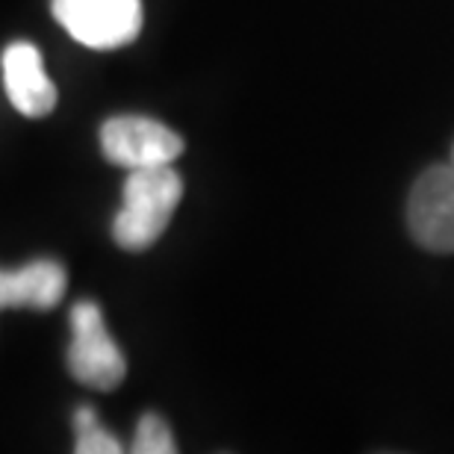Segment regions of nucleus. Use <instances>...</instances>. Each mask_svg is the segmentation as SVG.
I'll return each instance as SVG.
<instances>
[{"mask_svg":"<svg viewBox=\"0 0 454 454\" xmlns=\"http://www.w3.org/2000/svg\"><path fill=\"white\" fill-rule=\"evenodd\" d=\"M66 269L57 260H35L21 269H0V310H51L66 295Z\"/></svg>","mask_w":454,"mask_h":454,"instance_id":"nucleus-7","label":"nucleus"},{"mask_svg":"<svg viewBox=\"0 0 454 454\" xmlns=\"http://www.w3.org/2000/svg\"><path fill=\"white\" fill-rule=\"evenodd\" d=\"M133 454H175V434L157 413H145L133 431Z\"/></svg>","mask_w":454,"mask_h":454,"instance_id":"nucleus-9","label":"nucleus"},{"mask_svg":"<svg viewBox=\"0 0 454 454\" xmlns=\"http://www.w3.org/2000/svg\"><path fill=\"white\" fill-rule=\"evenodd\" d=\"M451 166H454V151H451Z\"/></svg>","mask_w":454,"mask_h":454,"instance_id":"nucleus-10","label":"nucleus"},{"mask_svg":"<svg viewBox=\"0 0 454 454\" xmlns=\"http://www.w3.org/2000/svg\"><path fill=\"white\" fill-rule=\"evenodd\" d=\"M407 227L431 254H454V166H428L407 198Z\"/></svg>","mask_w":454,"mask_h":454,"instance_id":"nucleus-5","label":"nucleus"},{"mask_svg":"<svg viewBox=\"0 0 454 454\" xmlns=\"http://www.w3.org/2000/svg\"><path fill=\"white\" fill-rule=\"evenodd\" d=\"M53 18L86 48L115 51L136 42L145 9L142 0H53Z\"/></svg>","mask_w":454,"mask_h":454,"instance_id":"nucleus-3","label":"nucleus"},{"mask_svg":"<svg viewBox=\"0 0 454 454\" xmlns=\"http://www.w3.org/2000/svg\"><path fill=\"white\" fill-rule=\"evenodd\" d=\"M101 148L113 166L133 171L171 166L184 153V139L157 118L115 115L101 127Z\"/></svg>","mask_w":454,"mask_h":454,"instance_id":"nucleus-4","label":"nucleus"},{"mask_svg":"<svg viewBox=\"0 0 454 454\" xmlns=\"http://www.w3.org/2000/svg\"><path fill=\"white\" fill-rule=\"evenodd\" d=\"M184 198V180L171 166L133 168L124 180V204L113 219V239L124 251H145L160 239Z\"/></svg>","mask_w":454,"mask_h":454,"instance_id":"nucleus-1","label":"nucleus"},{"mask_svg":"<svg viewBox=\"0 0 454 454\" xmlns=\"http://www.w3.org/2000/svg\"><path fill=\"white\" fill-rule=\"evenodd\" d=\"M4 83L18 113L42 118L57 106V89L42 68V53L30 42H12L4 51Z\"/></svg>","mask_w":454,"mask_h":454,"instance_id":"nucleus-6","label":"nucleus"},{"mask_svg":"<svg viewBox=\"0 0 454 454\" xmlns=\"http://www.w3.org/2000/svg\"><path fill=\"white\" fill-rule=\"evenodd\" d=\"M68 369L83 387L101 393L121 387L127 375L124 354L106 331L104 313L95 301H77L71 307Z\"/></svg>","mask_w":454,"mask_h":454,"instance_id":"nucleus-2","label":"nucleus"},{"mask_svg":"<svg viewBox=\"0 0 454 454\" xmlns=\"http://www.w3.org/2000/svg\"><path fill=\"white\" fill-rule=\"evenodd\" d=\"M74 431H77V442H74L77 454H121V442L110 431L101 428L92 407H80L74 413Z\"/></svg>","mask_w":454,"mask_h":454,"instance_id":"nucleus-8","label":"nucleus"}]
</instances>
